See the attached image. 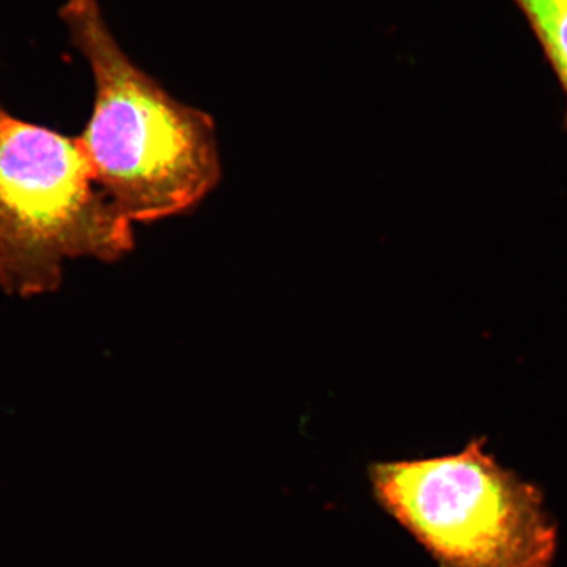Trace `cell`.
Here are the masks:
<instances>
[{"instance_id": "cell-2", "label": "cell", "mask_w": 567, "mask_h": 567, "mask_svg": "<svg viewBox=\"0 0 567 567\" xmlns=\"http://www.w3.org/2000/svg\"><path fill=\"white\" fill-rule=\"evenodd\" d=\"M133 223L95 181L78 137L20 121L0 106V289L55 292L66 260L114 262Z\"/></svg>"}, {"instance_id": "cell-4", "label": "cell", "mask_w": 567, "mask_h": 567, "mask_svg": "<svg viewBox=\"0 0 567 567\" xmlns=\"http://www.w3.org/2000/svg\"><path fill=\"white\" fill-rule=\"evenodd\" d=\"M535 33L544 58L566 96L567 128V0H513Z\"/></svg>"}, {"instance_id": "cell-1", "label": "cell", "mask_w": 567, "mask_h": 567, "mask_svg": "<svg viewBox=\"0 0 567 567\" xmlns=\"http://www.w3.org/2000/svg\"><path fill=\"white\" fill-rule=\"evenodd\" d=\"M61 18L95 81L78 141L100 188L132 223L199 204L221 177L210 115L175 100L125 54L96 0H66Z\"/></svg>"}, {"instance_id": "cell-3", "label": "cell", "mask_w": 567, "mask_h": 567, "mask_svg": "<svg viewBox=\"0 0 567 567\" xmlns=\"http://www.w3.org/2000/svg\"><path fill=\"white\" fill-rule=\"evenodd\" d=\"M377 499L440 567H551L558 529L544 495L475 439L450 456L379 464Z\"/></svg>"}]
</instances>
